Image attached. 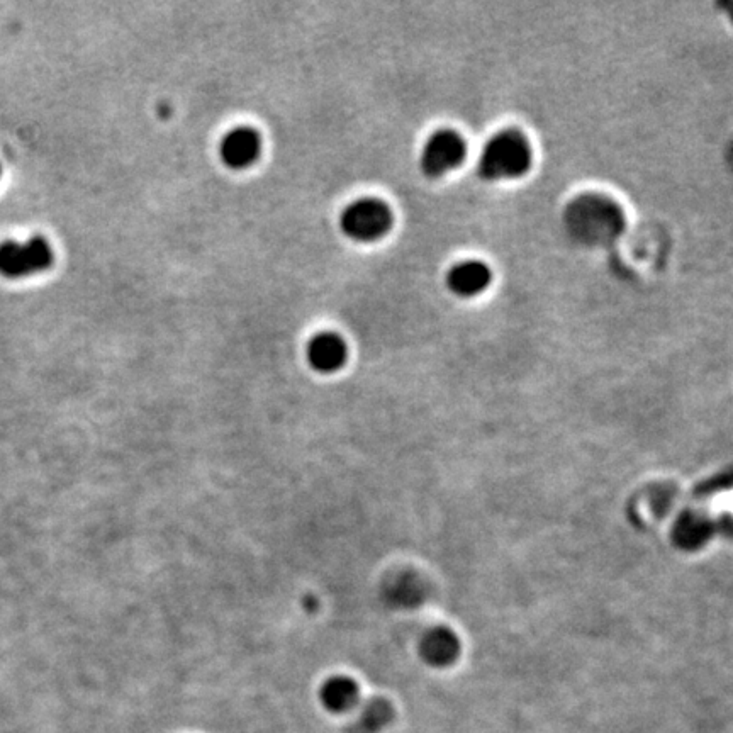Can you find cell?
<instances>
[{
  "mask_svg": "<svg viewBox=\"0 0 733 733\" xmlns=\"http://www.w3.org/2000/svg\"><path fill=\"white\" fill-rule=\"evenodd\" d=\"M532 145L518 131H503L487 141L479 160V174L486 180L520 179L532 168Z\"/></svg>",
  "mask_w": 733,
  "mask_h": 733,
  "instance_id": "2",
  "label": "cell"
},
{
  "mask_svg": "<svg viewBox=\"0 0 733 733\" xmlns=\"http://www.w3.org/2000/svg\"><path fill=\"white\" fill-rule=\"evenodd\" d=\"M725 7H727L728 17H730V21L733 23V0L725 4Z\"/></svg>",
  "mask_w": 733,
  "mask_h": 733,
  "instance_id": "13",
  "label": "cell"
},
{
  "mask_svg": "<svg viewBox=\"0 0 733 733\" xmlns=\"http://www.w3.org/2000/svg\"><path fill=\"white\" fill-rule=\"evenodd\" d=\"M308 362L319 374H333L343 369L348 359V347L342 336L323 331L311 338L308 345Z\"/></svg>",
  "mask_w": 733,
  "mask_h": 733,
  "instance_id": "7",
  "label": "cell"
},
{
  "mask_svg": "<svg viewBox=\"0 0 733 733\" xmlns=\"http://www.w3.org/2000/svg\"><path fill=\"white\" fill-rule=\"evenodd\" d=\"M457 650H459L457 640L452 633L445 630H433L428 633L420 647L421 657L433 667L448 666L457 657Z\"/></svg>",
  "mask_w": 733,
  "mask_h": 733,
  "instance_id": "11",
  "label": "cell"
},
{
  "mask_svg": "<svg viewBox=\"0 0 733 733\" xmlns=\"http://www.w3.org/2000/svg\"><path fill=\"white\" fill-rule=\"evenodd\" d=\"M467 157L464 138L452 129H440L426 140L421 150L420 167L431 179H440L459 168Z\"/></svg>",
  "mask_w": 733,
  "mask_h": 733,
  "instance_id": "5",
  "label": "cell"
},
{
  "mask_svg": "<svg viewBox=\"0 0 733 733\" xmlns=\"http://www.w3.org/2000/svg\"><path fill=\"white\" fill-rule=\"evenodd\" d=\"M0 174H2V172H0Z\"/></svg>",
  "mask_w": 733,
  "mask_h": 733,
  "instance_id": "14",
  "label": "cell"
},
{
  "mask_svg": "<svg viewBox=\"0 0 733 733\" xmlns=\"http://www.w3.org/2000/svg\"><path fill=\"white\" fill-rule=\"evenodd\" d=\"M564 226L572 240L584 247H606L625 231L622 208L608 197L582 194L564 211Z\"/></svg>",
  "mask_w": 733,
  "mask_h": 733,
  "instance_id": "1",
  "label": "cell"
},
{
  "mask_svg": "<svg viewBox=\"0 0 733 733\" xmlns=\"http://www.w3.org/2000/svg\"><path fill=\"white\" fill-rule=\"evenodd\" d=\"M262 155V136L250 126L231 129L219 143V157L231 170H245Z\"/></svg>",
  "mask_w": 733,
  "mask_h": 733,
  "instance_id": "6",
  "label": "cell"
},
{
  "mask_svg": "<svg viewBox=\"0 0 733 733\" xmlns=\"http://www.w3.org/2000/svg\"><path fill=\"white\" fill-rule=\"evenodd\" d=\"M381 599L391 610H413L425 599V584L413 572L391 574L382 584Z\"/></svg>",
  "mask_w": 733,
  "mask_h": 733,
  "instance_id": "8",
  "label": "cell"
},
{
  "mask_svg": "<svg viewBox=\"0 0 733 733\" xmlns=\"http://www.w3.org/2000/svg\"><path fill=\"white\" fill-rule=\"evenodd\" d=\"M55 253L50 243L33 236L26 241H6L0 245V275L6 279H24L50 269Z\"/></svg>",
  "mask_w": 733,
  "mask_h": 733,
  "instance_id": "4",
  "label": "cell"
},
{
  "mask_svg": "<svg viewBox=\"0 0 733 733\" xmlns=\"http://www.w3.org/2000/svg\"><path fill=\"white\" fill-rule=\"evenodd\" d=\"M493 282V272L486 263L467 260L454 265L447 275V287L459 297H476Z\"/></svg>",
  "mask_w": 733,
  "mask_h": 733,
  "instance_id": "9",
  "label": "cell"
},
{
  "mask_svg": "<svg viewBox=\"0 0 733 733\" xmlns=\"http://www.w3.org/2000/svg\"><path fill=\"white\" fill-rule=\"evenodd\" d=\"M394 720V708L382 698L367 701L360 710L357 722L353 725L355 733H379Z\"/></svg>",
  "mask_w": 733,
  "mask_h": 733,
  "instance_id": "12",
  "label": "cell"
},
{
  "mask_svg": "<svg viewBox=\"0 0 733 733\" xmlns=\"http://www.w3.org/2000/svg\"><path fill=\"white\" fill-rule=\"evenodd\" d=\"M319 698L331 713H347L359 703L360 689L353 679L335 676L321 686Z\"/></svg>",
  "mask_w": 733,
  "mask_h": 733,
  "instance_id": "10",
  "label": "cell"
},
{
  "mask_svg": "<svg viewBox=\"0 0 733 733\" xmlns=\"http://www.w3.org/2000/svg\"><path fill=\"white\" fill-rule=\"evenodd\" d=\"M394 224V214L387 202L377 197H362L343 209L340 228L343 235L359 243H374L384 238Z\"/></svg>",
  "mask_w": 733,
  "mask_h": 733,
  "instance_id": "3",
  "label": "cell"
}]
</instances>
